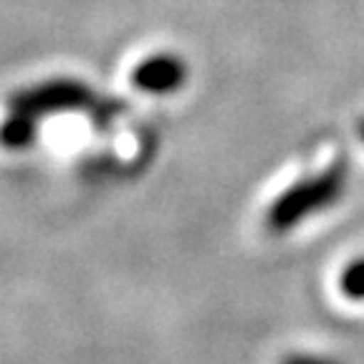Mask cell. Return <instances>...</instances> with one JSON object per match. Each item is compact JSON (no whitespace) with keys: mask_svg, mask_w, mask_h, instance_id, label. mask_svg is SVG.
<instances>
[{"mask_svg":"<svg viewBox=\"0 0 364 364\" xmlns=\"http://www.w3.org/2000/svg\"><path fill=\"white\" fill-rule=\"evenodd\" d=\"M349 170L347 162L339 159L329 170L318 172L314 177L296 182L284 195L273 200L266 213V225L271 233H289L296 225H301L306 218L316 215L321 210H329L331 205L339 203V198L347 193Z\"/></svg>","mask_w":364,"mask_h":364,"instance_id":"obj_1","label":"cell"},{"mask_svg":"<svg viewBox=\"0 0 364 364\" xmlns=\"http://www.w3.org/2000/svg\"><path fill=\"white\" fill-rule=\"evenodd\" d=\"M97 102L94 91L86 84L74 79H53L46 84H36L28 89L18 91L11 97V109L26 112L31 117H46L56 112H74V109H86Z\"/></svg>","mask_w":364,"mask_h":364,"instance_id":"obj_2","label":"cell"},{"mask_svg":"<svg viewBox=\"0 0 364 364\" xmlns=\"http://www.w3.org/2000/svg\"><path fill=\"white\" fill-rule=\"evenodd\" d=\"M188 79V66L175 53H154L132 71V84L147 94H172Z\"/></svg>","mask_w":364,"mask_h":364,"instance_id":"obj_3","label":"cell"},{"mask_svg":"<svg viewBox=\"0 0 364 364\" xmlns=\"http://www.w3.org/2000/svg\"><path fill=\"white\" fill-rule=\"evenodd\" d=\"M36 134H38V119L26 112L11 109L6 122H0V144L6 149H28Z\"/></svg>","mask_w":364,"mask_h":364,"instance_id":"obj_4","label":"cell"},{"mask_svg":"<svg viewBox=\"0 0 364 364\" xmlns=\"http://www.w3.org/2000/svg\"><path fill=\"white\" fill-rule=\"evenodd\" d=\"M341 294L352 301H364V258H354L339 276Z\"/></svg>","mask_w":364,"mask_h":364,"instance_id":"obj_5","label":"cell"},{"mask_svg":"<svg viewBox=\"0 0 364 364\" xmlns=\"http://www.w3.org/2000/svg\"><path fill=\"white\" fill-rule=\"evenodd\" d=\"M284 364H339L336 359L321 357V354H291L284 359Z\"/></svg>","mask_w":364,"mask_h":364,"instance_id":"obj_6","label":"cell"},{"mask_svg":"<svg viewBox=\"0 0 364 364\" xmlns=\"http://www.w3.org/2000/svg\"><path fill=\"white\" fill-rule=\"evenodd\" d=\"M357 132H359V136H362V142H364V119H362V122H359Z\"/></svg>","mask_w":364,"mask_h":364,"instance_id":"obj_7","label":"cell"}]
</instances>
